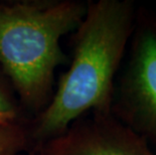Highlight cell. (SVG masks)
I'll return each instance as SVG.
<instances>
[{"label":"cell","instance_id":"5","mask_svg":"<svg viewBox=\"0 0 156 155\" xmlns=\"http://www.w3.org/2000/svg\"><path fill=\"white\" fill-rule=\"evenodd\" d=\"M29 146L27 125L21 121L0 125V155H19Z\"/></svg>","mask_w":156,"mask_h":155},{"label":"cell","instance_id":"7","mask_svg":"<svg viewBox=\"0 0 156 155\" xmlns=\"http://www.w3.org/2000/svg\"><path fill=\"white\" fill-rule=\"evenodd\" d=\"M20 120V113L18 112H7L0 111V125L10 124Z\"/></svg>","mask_w":156,"mask_h":155},{"label":"cell","instance_id":"2","mask_svg":"<svg viewBox=\"0 0 156 155\" xmlns=\"http://www.w3.org/2000/svg\"><path fill=\"white\" fill-rule=\"evenodd\" d=\"M87 6L78 0L0 1V69L18 104L35 115L54 95L55 70L68 62L61 39L78 28Z\"/></svg>","mask_w":156,"mask_h":155},{"label":"cell","instance_id":"6","mask_svg":"<svg viewBox=\"0 0 156 155\" xmlns=\"http://www.w3.org/2000/svg\"><path fill=\"white\" fill-rule=\"evenodd\" d=\"M0 111L20 113V106L17 99L1 69H0Z\"/></svg>","mask_w":156,"mask_h":155},{"label":"cell","instance_id":"8","mask_svg":"<svg viewBox=\"0 0 156 155\" xmlns=\"http://www.w3.org/2000/svg\"><path fill=\"white\" fill-rule=\"evenodd\" d=\"M19 155H37V154H36L34 151H31V152H24V153H21Z\"/></svg>","mask_w":156,"mask_h":155},{"label":"cell","instance_id":"1","mask_svg":"<svg viewBox=\"0 0 156 155\" xmlns=\"http://www.w3.org/2000/svg\"><path fill=\"white\" fill-rule=\"evenodd\" d=\"M136 12L130 0L88 2L86 15L73 32L69 67L49 103L27 125L30 145L35 148L89 113H111L116 78Z\"/></svg>","mask_w":156,"mask_h":155},{"label":"cell","instance_id":"4","mask_svg":"<svg viewBox=\"0 0 156 155\" xmlns=\"http://www.w3.org/2000/svg\"><path fill=\"white\" fill-rule=\"evenodd\" d=\"M37 155H156L112 113H89L34 148Z\"/></svg>","mask_w":156,"mask_h":155},{"label":"cell","instance_id":"3","mask_svg":"<svg viewBox=\"0 0 156 155\" xmlns=\"http://www.w3.org/2000/svg\"><path fill=\"white\" fill-rule=\"evenodd\" d=\"M127 52L111 113L156 148V13L150 9H137Z\"/></svg>","mask_w":156,"mask_h":155}]
</instances>
